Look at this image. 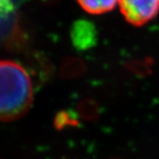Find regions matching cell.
I'll use <instances>...</instances> for the list:
<instances>
[{
    "instance_id": "cell-1",
    "label": "cell",
    "mask_w": 159,
    "mask_h": 159,
    "mask_svg": "<svg viewBox=\"0 0 159 159\" xmlns=\"http://www.w3.org/2000/svg\"><path fill=\"white\" fill-rule=\"evenodd\" d=\"M0 118L4 122L20 119L33 101V81L27 69L11 60L0 63Z\"/></svg>"
},
{
    "instance_id": "cell-2",
    "label": "cell",
    "mask_w": 159,
    "mask_h": 159,
    "mask_svg": "<svg viewBox=\"0 0 159 159\" xmlns=\"http://www.w3.org/2000/svg\"><path fill=\"white\" fill-rule=\"evenodd\" d=\"M125 19L134 26H142L152 20L159 12V0H119Z\"/></svg>"
},
{
    "instance_id": "cell-3",
    "label": "cell",
    "mask_w": 159,
    "mask_h": 159,
    "mask_svg": "<svg viewBox=\"0 0 159 159\" xmlns=\"http://www.w3.org/2000/svg\"><path fill=\"white\" fill-rule=\"evenodd\" d=\"M71 39L79 51H87L97 43V30L89 20H78L71 29Z\"/></svg>"
},
{
    "instance_id": "cell-4",
    "label": "cell",
    "mask_w": 159,
    "mask_h": 159,
    "mask_svg": "<svg viewBox=\"0 0 159 159\" xmlns=\"http://www.w3.org/2000/svg\"><path fill=\"white\" fill-rule=\"evenodd\" d=\"M27 70H29L31 80L36 88H41L49 81L52 75L51 64L42 55L33 54L27 59Z\"/></svg>"
},
{
    "instance_id": "cell-5",
    "label": "cell",
    "mask_w": 159,
    "mask_h": 159,
    "mask_svg": "<svg viewBox=\"0 0 159 159\" xmlns=\"http://www.w3.org/2000/svg\"><path fill=\"white\" fill-rule=\"evenodd\" d=\"M80 6L91 14H102L111 11L119 4V0H77Z\"/></svg>"
},
{
    "instance_id": "cell-6",
    "label": "cell",
    "mask_w": 159,
    "mask_h": 159,
    "mask_svg": "<svg viewBox=\"0 0 159 159\" xmlns=\"http://www.w3.org/2000/svg\"><path fill=\"white\" fill-rule=\"evenodd\" d=\"M85 73V65L78 58H66L61 64L60 75L63 79H74Z\"/></svg>"
},
{
    "instance_id": "cell-7",
    "label": "cell",
    "mask_w": 159,
    "mask_h": 159,
    "mask_svg": "<svg viewBox=\"0 0 159 159\" xmlns=\"http://www.w3.org/2000/svg\"><path fill=\"white\" fill-rule=\"evenodd\" d=\"M78 115L86 121H96L99 118V104L92 98H86L80 101L77 105Z\"/></svg>"
},
{
    "instance_id": "cell-8",
    "label": "cell",
    "mask_w": 159,
    "mask_h": 159,
    "mask_svg": "<svg viewBox=\"0 0 159 159\" xmlns=\"http://www.w3.org/2000/svg\"><path fill=\"white\" fill-rule=\"evenodd\" d=\"M54 127L57 130H63L66 126L77 127L79 125V120L77 117L71 111H58L53 121Z\"/></svg>"
},
{
    "instance_id": "cell-9",
    "label": "cell",
    "mask_w": 159,
    "mask_h": 159,
    "mask_svg": "<svg viewBox=\"0 0 159 159\" xmlns=\"http://www.w3.org/2000/svg\"><path fill=\"white\" fill-rule=\"evenodd\" d=\"M128 68L133 73H134L139 76H147L150 73V69L147 65V63L133 62L127 65Z\"/></svg>"
},
{
    "instance_id": "cell-10",
    "label": "cell",
    "mask_w": 159,
    "mask_h": 159,
    "mask_svg": "<svg viewBox=\"0 0 159 159\" xmlns=\"http://www.w3.org/2000/svg\"><path fill=\"white\" fill-rule=\"evenodd\" d=\"M111 159H121V158H118V157H114V158H111Z\"/></svg>"
}]
</instances>
